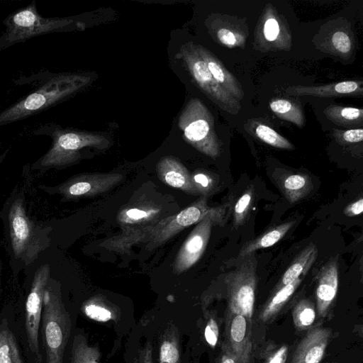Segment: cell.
<instances>
[{"label": "cell", "mask_w": 363, "mask_h": 363, "mask_svg": "<svg viewBox=\"0 0 363 363\" xmlns=\"http://www.w3.org/2000/svg\"><path fill=\"white\" fill-rule=\"evenodd\" d=\"M194 45L216 82L237 101L242 100L244 98V91L239 81L209 50L201 45Z\"/></svg>", "instance_id": "ac0fdd59"}, {"label": "cell", "mask_w": 363, "mask_h": 363, "mask_svg": "<svg viewBox=\"0 0 363 363\" xmlns=\"http://www.w3.org/2000/svg\"><path fill=\"white\" fill-rule=\"evenodd\" d=\"M123 179V175L118 173L79 174L60 184L53 186L40 184L39 188L48 194L60 195L62 201H68L101 194Z\"/></svg>", "instance_id": "8fae6325"}, {"label": "cell", "mask_w": 363, "mask_h": 363, "mask_svg": "<svg viewBox=\"0 0 363 363\" xmlns=\"http://www.w3.org/2000/svg\"><path fill=\"white\" fill-rule=\"evenodd\" d=\"M0 218L10 266L13 274L17 276L50 245L52 228L28 214L25 191L17 186L5 201Z\"/></svg>", "instance_id": "6da1fadb"}, {"label": "cell", "mask_w": 363, "mask_h": 363, "mask_svg": "<svg viewBox=\"0 0 363 363\" xmlns=\"http://www.w3.org/2000/svg\"><path fill=\"white\" fill-rule=\"evenodd\" d=\"M179 354L177 348L170 342H165L161 347L160 359L163 363H174Z\"/></svg>", "instance_id": "d590c367"}, {"label": "cell", "mask_w": 363, "mask_h": 363, "mask_svg": "<svg viewBox=\"0 0 363 363\" xmlns=\"http://www.w3.org/2000/svg\"><path fill=\"white\" fill-rule=\"evenodd\" d=\"M220 363H239L234 354L225 345V352L223 353Z\"/></svg>", "instance_id": "ab89813d"}, {"label": "cell", "mask_w": 363, "mask_h": 363, "mask_svg": "<svg viewBox=\"0 0 363 363\" xmlns=\"http://www.w3.org/2000/svg\"><path fill=\"white\" fill-rule=\"evenodd\" d=\"M330 363H339V362H330Z\"/></svg>", "instance_id": "7bdbcfd3"}, {"label": "cell", "mask_w": 363, "mask_h": 363, "mask_svg": "<svg viewBox=\"0 0 363 363\" xmlns=\"http://www.w3.org/2000/svg\"><path fill=\"white\" fill-rule=\"evenodd\" d=\"M0 363H25L16 336L4 318L0 321Z\"/></svg>", "instance_id": "ffe728a7"}, {"label": "cell", "mask_w": 363, "mask_h": 363, "mask_svg": "<svg viewBox=\"0 0 363 363\" xmlns=\"http://www.w3.org/2000/svg\"><path fill=\"white\" fill-rule=\"evenodd\" d=\"M50 135L52 145L33 164L34 170L44 172L50 169H62L79 162L84 150H106L111 145L106 136L91 132L56 128Z\"/></svg>", "instance_id": "3957f363"}, {"label": "cell", "mask_w": 363, "mask_h": 363, "mask_svg": "<svg viewBox=\"0 0 363 363\" xmlns=\"http://www.w3.org/2000/svg\"><path fill=\"white\" fill-rule=\"evenodd\" d=\"M1 272H2V264L0 259V291H1Z\"/></svg>", "instance_id": "b9f144b4"}, {"label": "cell", "mask_w": 363, "mask_h": 363, "mask_svg": "<svg viewBox=\"0 0 363 363\" xmlns=\"http://www.w3.org/2000/svg\"><path fill=\"white\" fill-rule=\"evenodd\" d=\"M91 77L60 74L51 78L38 89L0 113V126L25 119L49 108L83 89Z\"/></svg>", "instance_id": "7a4b0ae2"}, {"label": "cell", "mask_w": 363, "mask_h": 363, "mask_svg": "<svg viewBox=\"0 0 363 363\" xmlns=\"http://www.w3.org/2000/svg\"><path fill=\"white\" fill-rule=\"evenodd\" d=\"M242 258L243 261L225 279L228 309L252 321L257 288V260L255 252Z\"/></svg>", "instance_id": "ba28073f"}, {"label": "cell", "mask_w": 363, "mask_h": 363, "mask_svg": "<svg viewBox=\"0 0 363 363\" xmlns=\"http://www.w3.org/2000/svg\"><path fill=\"white\" fill-rule=\"evenodd\" d=\"M213 225L221 223L211 217L197 223L178 252L174 262V272H184L199 261L207 246Z\"/></svg>", "instance_id": "7c38bea8"}, {"label": "cell", "mask_w": 363, "mask_h": 363, "mask_svg": "<svg viewBox=\"0 0 363 363\" xmlns=\"http://www.w3.org/2000/svg\"><path fill=\"white\" fill-rule=\"evenodd\" d=\"M227 204L217 207H209L206 197L202 196L190 206L174 216L161 220L157 225L148 227L151 230V247H157L176 234L193 224L211 217L224 223Z\"/></svg>", "instance_id": "9c48e42d"}, {"label": "cell", "mask_w": 363, "mask_h": 363, "mask_svg": "<svg viewBox=\"0 0 363 363\" xmlns=\"http://www.w3.org/2000/svg\"><path fill=\"white\" fill-rule=\"evenodd\" d=\"M205 338L206 342L212 347H215L218 338V326L216 321L211 318L208 320L205 328Z\"/></svg>", "instance_id": "74e56055"}, {"label": "cell", "mask_w": 363, "mask_h": 363, "mask_svg": "<svg viewBox=\"0 0 363 363\" xmlns=\"http://www.w3.org/2000/svg\"><path fill=\"white\" fill-rule=\"evenodd\" d=\"M59 286L50 277L43 296L40 323L46 363H60L65 340Z\"/></svg>", "instance_id": "8992f818"}, {"label": "cell", "mask_w": 363, "mask_h": 363, "mask_svg": "<svg viewBox=\"0 0 363 363\" xmlns=\"http://www.w3.org/2000/svg\"><path fill=\"white\" fill-rule=\"evenodd\" d=\"M318 255L316 245L311 242L296 257L291 264L284 272L281 286L293 282L301 275L305 274L314 263Z\"/></svg>", "instance_id": "603a6c76"}, {"label": "cell", "mask_w": 363, "mask_h": 363, "mask_svg": "<svg viewBox=\"0 0 363 363\" xmlns=\"http://www.w3.org/2000/svg\"><path fill=\"white\" fill-rule=\"evenodd\" d=\"M267 17H265L263 26H262V35L266 41L269 43L276 42V45H278V39L280 35L284 34V28H281V23L276 17L273 12H268Z\"/></svg>", "instance_id": "f546056e"}, {"label": "cell", "mask_w": 363, "mask_h": 363, "mask_svg": "<svg viewBox=\"0 0 363 363\" xmlns=\"http://www.w3.org/2000/svg\"><path fill=\"white\" fill-rule=\"evenodd\" d=\"M6 31L0 38V48L12 45L37 35L67 30L76 26L82 28V23L71 18H46L37 11L35 2L18 10L5 21Z\"/></svg>", "instance_id": "277c9868"}, {"label": "cell", "mask_w": 363, "mask_h": 363, "mask_svg": "<svg viewBox=\"0 0 363 363\" xmlns=\"http://www.w3.org/2000/svg\"><path fill=\"white\" fill-rule=\"evenodd\" d=\"M191 178L198 194L206 196L216 189V179L209 173L197 172L191 175Z\"/></svg>", "instance_id": "d6a6232c"}, {"label": "cell", "mask_w": 363, "mask_h": 363, "mask_svg": "<svg viewBox=\"0 0 363 363\" xmlns=\"http://www.w3.org/2000/svg\"><path fill=\"white\" fill-rule=\"evenodd\" d=\"M185 65L191 79L205 95L218 107L230 114H237L241 105L213 79L206 63L197 52L194 43L184 44L176 55Z\"/></svg>", "instance_id": "52a82bcc"}, {"label": "cell", "mask_w": 363, "mask_h": 363, "mask_svg": "<svg viewBox=\"0 0 363 363\" xmlns=\"http://www.w3.org/2000/svg\"><path fill=\"white\" fill-rule=\"evenodd\" d=\"M301 281L302 279L298 278L290 284L281 286L264 306L259 319L262 322H267L277 315L289 301Z\"/></svg>", "instance_id": "7402d4cb"}, {"label": "cell", "mask_w": 363, "mask_h": 363, "mask_svg": "<svg viewBox=\"0 0 363 363\" xmlns=\"http://www.w3.org/2000/svg\"><path fill=\"white\" fill-rule=\"evenodd\" d=\"M333 123L345 128H357L363 123V109L354 107L330 105L323 111Z\"/></svg>", "instance_id": "cb8c5ba5"}, {"label": "cell", "mask_w": 363, "mask_h": 363, "mask_svg": "<svg viewBox=\"0 0 363 363\" xmlns=\"http://www.w3.org/2000/svg\"><path fill=\"white\" fill-rule=\"evenodd\" d=\"M331 337V330L325 327L311 328L298 344L291 363H320Z\"/></svg>", "instance_id": "9a60e30c"}, {"label": "cell", "mask_w": 363, "mask_h": 363, "mask_svg": "<svg viewBox=\"0 0 363 363\" xmlns=\"http://www.w3.org/2000/svg\"><path fill=\"white\" fill-rule=\"evenodd\" d=\"M332 48L340 55L346 56L351 53L352 41L351 35L344 30H337L330 38Z\"/></svg>", "instance_id": "4dcf8cb0"}, {"label": "cell", "mask_w": 363, "mask_h": 363, "mask_svg": "<svg viewBox=\"0 0 363 363\" xmlns=\"http://www.w3.org/2000/svg\"><path fill=\"white\" fill-rule=\"evenodd\" d=\"M291 96L345 97L362 96V81H343L320 86H291L284 89Z\"/></svg>", "instance_id": "2e32d148"}, {"label": "cell", "mask_w": 363, "mask_h": 363, "mask_svg": "<svg viewBox=\"0 0 363 363\" xmlns=\"http://www.w3.org/2000/svg\"><path fill=\"white\" fill-rule=\"evenodd\" d=\"M157 172L164 184L191 195L198 194L191 174L177 158L172 156L162 157L157 163Z\"/></svg>", "instance_id": "e0dca14e"}, {"label": "cell", "mask_w": 363, "mask_h": 363, "mask_svg": "<svg viewBox=\"0 0 363 363\" xmlns=\"http://www.w3.org/2000/svg\"><path fill=\"white\" fill-rule=\"evenodd\" d=\"M316 316L314 304L306 298L299 300L292 309L294 325L299 331L312 328Z\"/></svg>", "instance_id": "484cf974"}, {"label": "cell", "mask_w": 363, "mask_h": 363, "mask_svg": "<svg viewBox=\"0 0 363 363\" xmlns=\"http://www.w3.org/2000/svg\"><path fill=\"white\" fill-rule=\"evenodd\" d=\"M271 111L279 118L291 122L302 128L304 115L301 106L295 101L285 99H274L270 101Z\"/></svg>", "instance_id": "d4e9b609"}, {"label": "cell", "mask_w": 363, "mask_h": 363, "mask_svg": "<svg viewBox=\"0 0 363 363\" xmlns=\"http://www.w3.org/2000/svg\"><path fill=\"white\" fill-rule=\"evenodd\" d=\"M276 180L285 198L290 203L303 199L313 189L311 179L306 174L285 173Z\"/></svg>", "instance_id": "d6986e66"}, {"label": "cell", "mask_w": 363, "mask_h": 363, "mask_svg": "<svg viewBox=\"0 0 363 363\" xmlns=\"http://www.w3.org/2000/svg\"><path fill=\"white\" fill-rule=\"evenodd\" d=\"M50 278V268L48 264L41 265L35 272L25 306V329L30 352L36 363H42L40 350L39 329L41 321L43 296Z\"/></svg>", "instance_id": "30bf717a"}, {"label": "cell", "mask_w": 363, "mask_h": 363, "mask_svg": "<svg viewBox=\"0 0 363 363\" xmlns=\"http://www.w3.org/2000/svg\"><path fill=\"white\" fill-rule=\"evenodd\" d=\"M225 333L227 347L239 363H250L252 358L251 320L228 310Z\"/></svg>", "instance_id": "4fadbf2b"}, {"label": "cell", "mask_w": 363, "mask_h": 363, "mask_svg": "<svg viewBox=\"0 0 363 363\" xmlns=\"http://www.w3.org/2000/svg\"><path fill=\"white\" fill-rule=\"evenodd\" d=\"M338 288L337 257L329 260L318 274L315 290L316 310L321 318H325L336 298Z\"/></svg>", "instance_id": "5bb4252c"}, {"label": "cell", "mask_w": 363, "mask_h": 363, "mask_svg": "<svg viewBox=\"0 0 363 363\" xmlns=\"http://www.w3.org/2000/svg\"><path fill=\"white\" fill-rule=\"evenodd\" d=\"M363 211V199L361 197L355 201L347 205L343 213L345 216L348 217H352L357 215H359Z\"/></svg>", "instance_id": "f35d334b"}, {"label": "cell", "mask_w": 363, "mask_h": 363, "mask_svg": "<svg viewBox=\"0 0 363 363\" xmlns=\"http://www.w3.org/2000/svg\"><path fill=\"white\" fill-rule=\"evenodd\" d=\"M294 221L284 223L279 225L272 228L259 237L247 242L240 251L239 257H243L257 250L271 247L278 242L286 233L291 228Z\"/></svg>", "instance_id": "44dd1931"}, {"label": "cell", "mask_w": 363, "mask_h": 363, "mask_svg": "<svg viewBox=\"0 0 363 363\" xmlns=\"http://www.w3.org/2000/svg\"><path fill=\"white\" fill-rule=\"evenodd\" d=\"M252 132L260 140L272 147L285 150L294 149L293 145L288 140L267 125L256 124Z\"/></svg>", "instance_id": "4316f807"}, {"label": "cell", "mask_w": 363, "mask_h": 363, "mask_svg": "<svg viewBox=\"0 0 363 363\" xmlns=\"http://www.w3.org/2000/svg\"><path fill=\"white\" fill-rule=\"evenodd\" d=\"M253 198L254 191L251 187H249L237 201L233 212L235 228H238L245 223L253 202Z\"/></svg>", "instance_id": "83f0119b"}, {"label": "cell", "mask_w": 363, "mask_h": 363, "mask_svg": "<svg viewBox=\"0 0 363 363\" xmlns=\"http://www.w3.org/2000/svg\"><path fill=\"white\" fill-rule=\"evenodd\" d=\"M156 209H143L140 208H132L123 211L118 216V220L122 224L138 223L140 221H145L156 214Z\"/></svg>", "instance_id": "1f68e13d"}, {"label": "cell", "mask_w": 363, "mask_h": 363, "mask_svg": "<svg viewBox=\"0 0 363 363\" xmlns=\"http://www.w3.org/2000/svg\"><path fill=\"white\" fill-rule=\"evenodd\" d=\"M85 312L91 318L100 321H106L111 317V314L109 311L95 305H89L86 306Z\"/></svg>", "instance_id": "8d00e7d4"}, {"label": "cell", "mask_w": 363, "mask_h": 363, "mask_svg": "<svg viewBox=\"0 0 363 363\" xmlns=\"http://www.w3.org/2000/svg\"><path fill=\"white\" fill-rule=\"evenodd\" d=\"M333 135L336 141L342 145L357 143L363 140V129L362 128L345 130L335 129Z\"/></svg>", "instance_id": "836d02e7"}, {"label": "cell", "mask_w": 363, "mask_h": 363, "mask_svg": "<svg viewBox=\"0 0 363 363\" xmlns=\"http://www.w3.org/2000/svg\"><path fill=\"white\" fill-rule=\"evenodd\" d=\"M8 152H9V149L5 150L4 152H2L0 155V166L2 164L3 161L4 160V159L6 158V155L8 154Z\"/></svg>", "instance_id": "60d3db41"}, {"label": "cell", "mask_w": 363, "mask_h": 363, "mask_svg": "<svg viewBox=\"0 0 363 363\" xmlns=\"http://www.w3.org/2000/svg\"><path fill=\"white\" fill-rule=\"evenodd\" d=\"M216 39L228 48H235L245 45L244 35L229 27L218 26L213 29Z\"/></svg>", "instance_id": "f1b7e54d"}, {"label": "cell", "mask_w": 363, "mask_h": 363, "mask_svg": "<svg viewBox=\"0 0 363 363\" xmlns=\"http://www.w3.org/2000/svg\"><path fill=\"white\" fill-rule=\"evenodd\" d=\"M178 126L184 140L198 151L212 158L220 155L213 117L200 99L192 98L187 102L179 117Z\"/></svg>", "instance_id": "5b68a950"}, {"label": "cell", "mask_w": 363, "mask_h": 363, "mask_svg": "<svg viewBox=\"0 0 363 363\" xmlns=\"http://www.w3.org/2000/svg\"><path fill=\"white\" fill-rule=\"evenodd\" d=\"M288 350V347L284 345L273 349L265 357L264 363H286Z\"/></svg>", "instance_id": "e575fe53"}]
</instances>
